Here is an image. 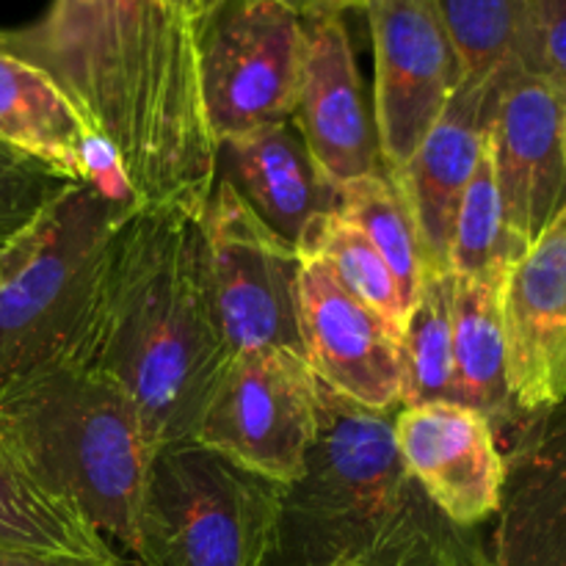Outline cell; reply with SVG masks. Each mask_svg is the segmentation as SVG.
<instances>
[{"label": "cell", "instance_id": "obj_1", "mask_svg": "<svg viewBox=\"0 0 566 566\" xmlns=\"http://www.w3.org/2000/svg\"><path fill=\"white\" fill-rule=\"evenodd\" d=\"M0 48L48 72L147 205L208 210L216 142L199 81V31L169 0H53Z\"/></svg>", "mask_w": 566, "mask_h": 566}, {"label": "cell", "instance_id": "obj_2", "mask_svg": "<svg viewBox=\"0 0 566 566\" xmlns=\"http://www.w3.org/2000/svg\"><path fill=\"white\" fill-rule=\"evenodd\" d=\"M230 359L210 293L205 213L142 202L111 247L86 365L119 381L158 451L197 437Z\"/></svg>", "mask_w": 566, "mask_h": 566}, {"label": "cell", "instance_id": "obj_3", "mask_svg": "<svg viewBox=\"0 0 566 566\" xmlns=\"http://www.w3.org/2000/svg\"><path fill=\"white\" fill-rule=\"evenodd\" d=\"M392 415L318 381V431L282 486L263 566H486L481 531L451 523L409 473Z\"/></svg>", "mask_w": 566, "mask_h": 566}, {"label": "cell", "instance_id": "obj_4", "mask_svg": "<svg viewBox=\"0 0 566 566\" xmlns=\"http://www.w3.org/2000/svg\"><path fill=\"white\" fill-rule=\"evenodd\" d=\"M0 437L48 490L136 562L153 448L119 381L66 363L6 387Z\"/></svg>", "mask_w": 566, "mask_h": 566}, {"label": "cell", "instance_id": "obj_5", "mask_svg": "<svg viewBox=\"0 0 566 566\" xmlns=\"http://www.w3.org/2000/svg\"><path fill=\"white\" fill-rule=\"evenodd\" d=\"M138 205L66 182L0 249V392L55 365H86L111 247Z\"/></svg>", "mask_w": 566, "mask_h": 566}, {"label": "cell", "instance_id": "obj_6", "mask_svg": "<svg viewBox=\"0 0 566 566\" xmlns=\"http://www.w3.org/2000/svg\"><path fill=\"white\" fill-rule=\"evenodd\" d=\"M282 484L197 440L153 451L133 566H263Z\"/></svg>", "mask_w": 566, "mask_h": 566}, {"label": "cell", "instance_id": "obj_7", "mask_svg": "<svg viewBox=\"0 0 566 566\" xmlns=\"http://www.w3.org/2000/svg\"><path fill=\"white\" fill-rule=\"evenodd\" d=\"M307 25L282 0H230L199 39L202 105L213 142L291 122Z\"/></svg>", "mask_w": 566, "mask_h": 566}, {"label": "cell", "instance_id": "obj_8", "mask_svg": "<svg viewBox=\"0 0 566 566\" xmlns=\"http://www.w3.org/2000/svg\"><path fill=\"white\" fill-rule=\"evenodd\" d=\"M205 249L216 315L232 357L254 348H285L304 357L302 254L271 232L224 177H216L205 210Z\"/></svg>", "mask_w": 566, "mask_h": 566}, {"label": "cell", "instance_id": "obj_9", "mask_svg": "<svg viewBox=\"0 0 566 566\" xmlns=\"http://www.w3.org/2000/svg\"><path fill=\"white\" fill-rule=\"evenodd\" d=\"M318 431V379L302 354L254 348L230 359L193 440L287 486Z\"/></svg>", "mask_w": 566, "mask_h": 566}, {"label": "cell", "instance_id": "obj_10", "mask_svg": "<svg viewBox=\"0 0 566 566\" xmlns=\"http://www.w3.org/2000/svg\"><path fill=\"white\" fill-rule=\"evenodd\" d=\"M374 42V122L387 171H398L464 81L434 0H368Z\"/></svg>", "mask_w": 566, "mask_h": 566}, {"label": "cell", "instance_id": "obj_11", "mask_svg": "<svg viewBox=\"0 0 566 566\" xmlns=\"http://www.w3.org/2000/svg\"><path fill=\"white\" fill-rule=\"evenodd\" d=\"M566 92L509 64L492 75V169L506 227L525 249L566 208Z\"/></svg>", "mask_w": 566, "mask_h": 566}, {"label": "cell", "instance_id": "obj_12", "mask_svg": "<svg viewBox=\"0 0 566 566\" xmlns=\"http://www.w3.org/2000/svg\"><path fill=\"white\" fill-rule=\"evenodd\" d=\"M298 332L321 385L359 407L401 409L398 335L313 258H302L298 274Z\"/></svg>", "mask_w": 566, "mask_h": 566}, {"label": "cell", "instance_id": "obj_13", "mask_svg": "<svg viewBox=\"0 0 566 566\" xmlns=\"http://www.w3.org/2000/svg\"><path fill=\"white\" fill-rule=\"evenodd\" d=\"M506 479L486 566H566V398L506 431Z\"/></svg>", "mask_w": 566, "mask_h": 566}, {"label": "cell", "instance_id": "obj_14", "mask_svg": "<svg viewBox=\"0 0 566 566\" xmlns=\"http://www.w3.org/2000/svg\"><path fill=\"white\" fill-rule=\"evenodd\" d=\"M392 434L426 495L451 523L481 531L501 509V442L490 420L453 401L401 407L392 415Z\"/></svg>", "mask_w": 566, "mask_h": 566}, {"label": "cell", "instance_id": "obj_15", "mask_svg": "<svg viewBox=\"0 0 566 566\" xmlns=\"http://www.w3.org/2000/svg\"><path fill=\"white\" fill-rule=\"evenodd\" d=\"M506 374L520 415L566 398V208L509 269L501 293Z\"/></svg>", "mask_w": 566, "mask_h": 566}, {"label": "cell", "instance_id": "obj_16", "mask_svg": "<svg viewBox=\"0 0 566 566\" xmlns=\"http://www.w3.org/2000/svg\"><path fill=\"white\" fill-rule=\"evenodd\" d=\"M307 55L293 122L310 155L337 188L365 177H385L374 108L365 99L363 77L354 59L343 17L304 20Z\"/></svg>", "mask_w": 566, "mask_h": 566}, {"label": "cell", "instance_id": "obj_17", "mask_svg": "<svg viewBox=\"0 0 566 566\" xmlns=\"http://www.w3.org/2000/svg\"><path fill=\"white\" fill-rule=\"evenodd\" d=\"M0 144L39 160L66 182H92L111 199H136L116 155L88 130L59 83L0 48Z\"/></svg>", "mask_w": 566, "mask_h": 566}, {"label": "cell", "instance_id": "obj_18", "mask_svg": "<svg viewBox=\"0 0 566 566\" xmlns=\"http://www.w3.org/2000/svg\"><path fill=\"white\" fill-rule=\"evenodd\" d=\"M490 92L492 75L464 77L412 158L390 175L412 210L431 271H448L453 221L486 144Z\"/></svg>", "mask_w": 566, "mask_h": 566}, {"label": "cell", "instance_id": "obj_19", "mask_svg": "<svg viewBox=\"0 0 566 566\" xmlns=\"http://www.w3.org/2000/svg\"><path fill=\"white\" fill-rule=\"evenodd\" d=\"M216 177L293 249L321 216L340 210V188L318 169L293 119L216 144Z\"/></svg>", "mask_w": 566, "mask_h": 566}, {"label": "cell", "instance_id": "obj_20", "mask_svg": "<svg viewBox=\"0 0 566 566\" xmlns=\"http://www.w3.org/2000/svg\"><path fill=\"white\" fill-rule=\"evenodd\" d=\"M503 280L453 276L451 291V401L490 420L497 442L520 420L506 374Z\"/></svg>", "mask_w": 566, "mask_h": 566}, {"label": "cell", "instance_id": "obj_21", "mask_svg": "<svg viewBox=\"0 0 566 566\" xmlns=\"http://www.w3.org/2000/svg\"><path fill=\"white\" fill-rule=\"evenodd\" d=\"M0 547L127 562L70 501L31 473L0 437Z\"/></svg>", "mask_w": 566, "mask_h": 566}, {"label": "cell", "instance_id": "obj_22", "mask_svg": "<svg viewBox=\"0 0 566 566\" xmlns=\"http://www.w3.org/2000/svg\"><path fill=\"white\" fill-rule=\"evenodd\" d=\"M340 213L374 243L396 280L403 310H412L420 282L429 274L418 224L407 199L401 197L390 175L365 177L340 188Z\"/></svg>", "mask_w": 566, "mask_h": 566}, {"label": "cell", "instance_id": "obj_23", "mask_svg": "<svg viewBox=\"0 0 566 566\" xmlns=\"http://www.w3.org/2000/svg\"><path fill=\"white\" fill-rule=\"evenodd\" d=\"M451 291L448 271H429L420 282L398 340L401 407L451 401Z\"/></svg>", "mask_w": 566, "mask_h": 566}, {"label": "cell", "instance_id": "obj_24", "mask_svg": "<svg viewBox=\"0 0 566 566\" xmlns=\"http://www.w3.org/2000/svg\"><path fill=\"white\" fill-rule=\"evenodd\" d=\"M298 254L324 263L337 280V285L352 293L365 307L374 310L401 340L407 310H403L396 280H392L381 254L374 249V243L340 210L321 216L310 227Z\"/></svg>", "mask_w": 566, "mask_h": 566}, {"label": "cell", "instance_id": "obj_25", "mask_svg": "<svg viewBox=\"0 0 566 566\" xmlns=\"http://www.w3.org/2000/svg\"><path fill=\"white\" fill-rule=\"evenodd\" d=\"M525 252L528 249L512 235L503 219L490 144H484V153L464 188L462 205L453 221L448 274L470 276V280L506 276Z\"/></svg>", "mask_w": 566, "mask_h": 566}, {"label": "cell", "instance_id": "obj_26", "mask_svg": "<svg viewBox=\"0 0 566 566\" xmlns=\"http://www.w3.org/2000/svg\"><path fill=\"white\" fill-rule=\"evenodd\" d=\"M453 50L462 61L464 77L495 75L517 64L523 0H434Z\"/></svg>", "mask_w": 566, "mask_h": 566}, {"label": "cell", "instance_id": "obj_27", "mask_svg": "<svg viewBox=\"0 0 566 566\" xmlns=\"http://www.w3.org/2000/svg\"><path fill=\"white\" fill-rule=\"evenodd\" d=\"M64 186L53 169L0 144V243H9Z\"/></svg>", "mask_w": 566, "mask_h": 566}, {"label": "cell", "instance_id": "obj_28", "mask_svg": "<svg viewBox=\"0 0 566 566\" xmlns=\"http://www.w3.org/2000/svg\"><path fill=\"white\" fill-rule=\"evenodd\" d=\"M517 66L566 92V0H523Z\"/></svg>", "mask_w": 566, "mask_h": 566}, {"label": "cell", "instance_id": "obj_29", "mask_svg": "<svg viewBox=\"0 0 566 566\" xmlns=\"http://www.w3.org/2000/svg\"><path fill=\"white\" fill-rule=\"evenodd\" d=\"M0 566H133L130 562H97V558L64 556V553L20 551V547H0Z\"/></svg>", "mask_w": 566, "mask_h": 566}, {"label": "cell", "instance_id": "obj_30", "mask_svg": "<svg viewBox=\"0 0 566 566\" xmlns=\"http://www.w3.org/2000/svg\"><path fill=\"white\" fill-rule=\"evenodd\" d=\"M302 20H318V17H343L348 9H363L368 0H282Z\"/></svg>", "mask_w": 566, "mask_h": 566}, {"label": "cell", "instance_id": "obj_31", "mask_svg": "<svg viewBox=\"0 0 566 566\" xmlns=\"http://www.w3.org/2000/svg\"><path fill=\"white\" fill-rule=\"evenodd\" d=\"M227 3H230V0H199L197 14H193V25H197L199 39H202V31L210 25V20H213V17L219 14Z\"/></svg>", "mask_w": 566, "mask_h": 566}, {"label": "cell", "instance_id": "obj_32", "mask_svg": "<svg viewBox=\"0 0 566 566\" xmlns=\"http://www.w3.org/2000/svg\"><path fill=\"white\" fill-rule=\"evenodd\" d=\"M169 3L175 6V9H180L182 14L191 17V20H193V14H197V3H199V0H169Z\"/></svg>", "mask_w": 566, "mask_h": 566}, {"label": "cell", "instance_id": "obj_33", "mask_svg": "<svg viewBox=\"0 0 566 566\" xmlns=\"http://www.w3.org/2000/svg\"><path fill=\"white\" fill-rule=\"evenodd\" d=\"M564 136H566V122H564Z\"/></svg>", "mask_w": 566, "mask_h": 566}, {"label": "cell", "instance_id": "obj_34", "mask_svg": "<svg viewBox=\"0 0 566 566\" xmlns=\"http://www.w3.org/2000/svg\"><path fill=\"white\" fill-rule=\"evenodd\" d=\"M6 247V243H0V249H3Z\"/></svg>", "mask_w": 566, "mask_h": 566}]
</instances>
